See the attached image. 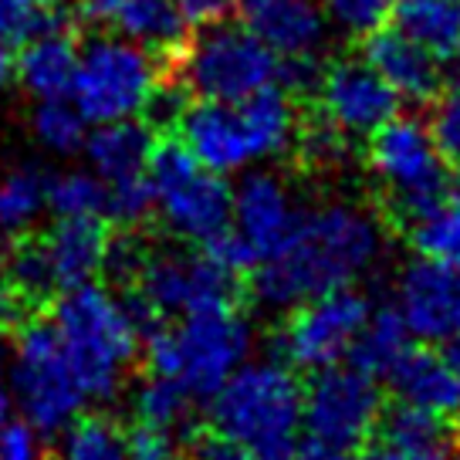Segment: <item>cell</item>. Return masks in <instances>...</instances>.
<instances>
[{"mask_svg":"<svg viewBox=\"0 0 460 460\" xmlns=\"http://www.w3.org/2000/svg\"><path fill=\"white\" fill-rule=\"evenodd\" d=\"M386 230L373 210L332 200L302 210L298 227L274 258L261 261L251 295L264 312H291L325 291L356 288L383 264Z\"/></svg>","mask_w":460,"mask_h":460,"instance_id":"1","label":"cell"},{"mask_svg":"<svg viewBox=\"0 0 460 460\" xmlns=\"http://www.w3.org/2000/svg\"><path fill=\"white\" fill-rule=\"evenodd\" d=\"M180 143L220 176L254 170L298 143V112L285 85H268L241 102L197 99L176 115Z\"/></svg>","mask_w":460,"mask_h":460,"instance_id":"2","label":"cell"},{"mask_svg":"<svg viewBox=\"0 0 460 460\" xmlns=\"http://www.w3.org/2000/svg\"><path fill=\"white\" fill-rule=\"evenodd\" d=\"M48 322L55 325L88 402H112L126 389L143 349V318L136 305L88 281L61 291Z\"/></svg>","mask_w":460,"mask_h":460,"instance_id":"3","label":"cell"},{"mask_svg":"<svg viewBox=\"0 0 460 460\" xmlns=\"http://www.w3.org/2000/svg\"><path fill=\"white\" fill-rule=\"evenodd\" d=\"M302 396L285 359H247L210 396V423L254 460H291L302 447Z\"/></svg>","mask_w":460,"mask_h":460,"instance_id":"4","label":"cell"},{"mask_svg":"<svg viewBox=\"0 0 460 460\" xmlns=\"http://www.w3.org/2000/svg\"><path fill=\"white\" fill-rule=\"evenodd\" d=\"M254 325L234 305H217L172 322H153L146 366L153 376L183 386L193 400H210L254 356Z\"/></svg>","mask_w":460,"mask_h":460,"instance_id":"5","label":"cell"},{"mask_svg":"<svg viewBox=\"0 0 460 460\" xmlns=\"http://www.w3.org/2000/svg\"><path fill=\"white\" fill-rule=\"evenodd\" d=\"M366 139L369 172L386 197L389 214L400 224H417L454 190L450 163L440 156L427 122L396 112Z\"/></svg>","mask_w":460,"mask_h":460,"instance_id":"6","label":"cell"},{"mask_svg":"<svg viewBox=\"0 0 460 460\" xmlns=\"http://www.w3.org/2000/svg\"><path fill=\"white\" fill-rule=\"evenodd\" d=\"M7 393L21 420L41 437H58L92 406L51 322L24 318L17 325L7 359Z\"/></svg>","mask_w":460,"mask_h":460,"instance_id":"7","label":"cell"},{"mask_svg":"<svg viewBox=\"0 0 460 460\" xmlns=\"http://www.w3.org/2000/svg\"><path fill=\"white\" fill-rule=\"evenodd\" d=\"M159 85V55L122 34H99L78 48L68 102L85 115L88 126L139 119Z\"/></svg>","mask_w":460,"mask_h":460,"instance_id":"8","label":"cell"},{"mask_svg":"<svg viewBox=\"0 0 460 460\" xmlns=\"http://www.w3.org/2000/svg\"><path fill=\"white\" fill-rule=\"evenodd\" d=\"M153 190V214L183 244H207L230 227L227 176L203 166L180 139L153 146L146 166Z\"/></svg>","mask_w":460,"mask_h":460,"instance_id":"9","label":"cell"},{"mask_svg":"<svg viewBox=\"0 0 460 460\" xmlns=\"http://www.w3.org/2000/svg\"><path fill=\"white\" fill-rule=\"evenodd\" d=\"M109 251L112 237L102 217H55L38 241L11 251L4 278L28 298H48L95 281L109 268Z\"/></svg>","mask_w":460,"mask_h":460,"instance_id":"10","label":"cell"},{"mask_svg":"<svg viewBox=\"0 0 460 460\" xmlns=\"http://www.w3.org/2000/svg\"><path fill=\"white\" fill-rule=\"evenodd\" d=\"M180 82L197 99L241 102L278 82L281 58L274 55L251 24L214 21L203 24L180 51Z\"/></svg>","mask_w":460,"mask_h":460,"instance_id":"11","label":"cell"},{"mask_svg":"<svg viewBox=\"0 0 460 460\" xmlns=\"http://www.w3.org/2000/svg\"><path fill=\"white\" fill-rule=\"evenodd\" d=\"M136 312L143 325L172 322L217 305H234V274L224 271L207 251L163 247L149 251L136 264Z\"/></svg>","mask_w":460,"mask_h":460,"instance_id":"12","label":"cell"},{"mask_svg":"<svg viewBox=\"0 0 460 460\" xmlns=\"http://www.w3.org/2000/svg\"><path fill=\"white\" fill-rule=\"evenodd\" d=\"M312 376L315 379L302 396V430L308 440L342 454L369 444L383 420V389L376 376L345 362Z\"/></svg>","mask_w":460,"mask_h":460,"instance_id":"13","label":"cell"},{"mask_svg":"<svg viewBox=\"0 0 460 460\" xmlns=\"http://www.w3.org/2000/svg\"><path fill=\"white\" fill-rule=\"evenodd\" d=\"M369 312V298L356 288L325 291L295 305L278 335L281 359L302 373H322L339 366L349 359Z\"/></svg>","mask_w":460,"mask_h":460,"instance_id":"14","label":"cell"},{"mask_svg":"<svg viewBox=\"0 0 460 460\" xmlns=\"http://www.w3.org/2000/svg\"><path fill=\"white\" fill-rule=\"evenodd\" d=\"M322 119L345 139H362L400 112V95L366 58H335L315 82Z\"/></svg>","mask_w":460,"mask_h":460,"instance_id":"15","label":"cell"},{"mask_svg":"<svg viewBox=\"0 0 460 460\" xmlns=\"http://www.w3.org/2000/svg\"><path fill=\"white\" fill-rule=\"evenodd\" d=\"M393 308L413 339L444 345L460 335V264L417 258L393 281Z\"/></svg>","mask_w":460,"mask_h":460,"instance_id":"16","label":"cell"},{"mask_svg":"<svg viewBox=\"0 0 460 460\" xmlns=\"http://www.w3.org/2000/svg\"><path fill=\"white\" fill-rule=\"evenodd\" d=\"M302 207L285 180L271 170H244L230 187V230L247 244L254 261L274 258L291 230L298 227Z\"/></svg>","mask_w":460,"mask_h":460,"instance_id":"17","label":"cell"},{"mask_svg":"<svg viewBox=\"0 0 460 460\" xmlns=\"http://www.w3.org/2000/svg\"><path fill=\"white\" fill-rule=\"evenodd\" d=\"M362 58L406 102H433L444 88L440 58L396 28L383 24V28L369 31L362 38Z\"/></svg>","mask_w":460,"mask_h":460,"instance_id":"18","label":"cell"},{"mask_svg":"<svg viewBox=\"0 0 460 460\" xmlns=\"http://www.w3.org/2000/svg\"><path fill=\"white\" fill-rule=\"evenodd\" d=\"M386 379L402 406H413L454 423L460 420V376L444 352L410 349Z\"/></svg>","mask_w":460,"mask_h":460,"instance_id":"19","label":"cell"},{"mask_svg":"<svg viewBox=\"0 0 460 460\" xmlns=\"http://www.w3.org/2000/svg\"><path fill=\"white\" fill-rule=\"evenodd\" d=\"M156 136L139 119H119V122H99L85 136L82 153L88 159V170L102 183H126L136 176H146L149 156H153Z\"/></svg>","mask_w":460,"mask_h":460,"instance_id":"20","label":"cell"},{"mask_svg":"<svg viewBox=\"0 0 460 460\" xmlns=\"http://www.w3.org/2000/svg\"><path fill=\"white\" fill-rule=\"evenodd\" d=\"M247 24L278 58H315L329 38V17L318 0H271L247 14Z\"/></svg>","mask_w":460,"mask_h":460,"instance_id":"21","label":"cell"},{"mask_svg":"<svg viewBox=\"0 0 460 460\" xmlns=\"http://www.w3.org/2000/svg\"><path fill=\"white\" fill-rule=\"evenodd\" d=\"M78 65V44L68 31L58 24L38 31L21 41V51L14 55V75L34 99H68V88Z\"/></svg>","mask_w":460,"mask_h":460,"instance_id":"22","label":"cell"},{"mask_svg":"<svg viewBox=\"0 0 460 460\" xmlns=\"http://www.w3.org/2000/svg\"><path fill=\"white\" fill-rule=\"evenodd\" d=\"M109 28L143 44L153 55L183 51V44L190 41V24L176 0H119Z\"/></svg>","mask_w":460,"mask_h":460,"instance_id":"23","label":"cell"},{"mask_svg":"<svg viewBox=\"0 0 460 460\" xmlns=\"http://www.w3.org/2000/svg\"><path fill=\"white\" fill-rule=\"evenodd\" d=\"M393 28L423 44L437 58H450L460 34V0H393Z\"/></svg>","mask_w":460,"mask_h":460,"instance_id":"24","label":"cell"},{"mask_svg":"<svg viewBox=\"0 0 460 460\" xmlns=\"http://www.w3.org/2000/svg\"><path fill=\"white\" fill-rule=\"evenodd\" d=\"M48 214V172L14 166L0 176V237L17 241Z\"/></svg>","mask_w":460,"mask_h":460,"instance_id":"25","label":"cell"},{"mask_svg":"<svg viewBox=\"0 0 460 460\" xmlns=\"http://www.w3.org/2000/svg\"><path fill=\"white\" fill-rule=\"evenodd\" d=\"M413 349V335L402 325V318L396 315V308H379V312H369L366 325H362L359 339L352 345L349 359L352 366H359L362 373L369 376H389L393 366Z\"/></svg>","mask_w":460,"mask_h":460,"instance_id":"26","label":"cell"},{"mask_svg":"<svg viewBox=\"0 0 460 460\" xmlns=\"http://www.w3.org/2000/svg\"><path fill=\"white\" fill-rule=\"evenodd\" d=\"M55 460H132L126 430L105 417H82L58 433Z\"/></svg>","mask_w":460,"mask_h":460,"instance_id":"27","label":"cell"},{"mask_svg":"<svg viewBox=\"0 0 460 460\" xmlns=\"http://www.w3.org/2000/svg\"><path fill=\"white\" fill-rule=\"evenodd\" d=\"M88 119L68 99H41L31 112V136L51 156H75L82 153L88 136Z\"/></svg>","mask_w":460,"mask_h":460,"instance_id":"28","label":"cell"},{"mask_svg":"<svg viewBox=\"0 0 460 460\" xmlns=\"http://www.w3.org/2000/svg\"><path fill=\"white\" fill-rule=\"evenodd\" d=\"M410 241L420 258L460 264V183H454L444 203L410 224Z\"/></svg>","mask_w":460,"mask_h":460,"instance_id":"29","label":"cell"},{"mask_svg":"<svg viewBox=\"0 0 460 460\" xmlns=\"http://www.w3.org/2000/svg\"><path fill=\"white\" fill-rule=\"evenodd\" d=\"M48 214L105 220V183L92 170H65L48 176Z\"/></svg>","mask_w":460,"mask_h":460,"instance_id":"30","label":"cell"},{"mask_svg":"<svg viewBox=\"0 0 460 460\" xmlns=\"http://www.w3.org/2000/svg\"><path fill=\"white\" fill-rule=\"evenodd\" d=\"M193 402L197 400L183 386H176L166 376H153V373H149V379L132 396L139 423H153V427H166V430H180L187 423Z\"/></svg>","mask_w":460,"mask_h":460,"instance_id":"31","label":"cell"},{"mask_svg":"<svg viewBox=\"0 0 460 460\" xmlns=\"http://www.w3.org/2000/svg\"><path fill=\"white\" fill-rule=\"evenodd\" d=\"M430 136L440 156L450 166H460V82L450 88H440V95L433 99V115H430Z\"/></svg>","mask_w":460,"mask_h":460,"instance_id":"32","label":"cell"},{"mask_svg":"<svg viewBox=\"0 0 460 460\" xmlns=\"http://www.w3.org/2000/svg\"><path fill=\"white\" fill-rule=\"evenodd\" d=\"M393 0H322V11L335 28L366 38L369 31L383 28Z\"/></svg>","mask_w":460,"mask_h":460,"instance_id":"33","label":"cell"},{"mask_svg":"<svg viewBox=\"0 0 460 460\" xmlns=\"http://www.w3.org/2000/svg\"><path fill=\"white\" fill-rule=\"evenodd\" d=\"M153 214V190L149 176H136L126 183H109L105 187V217L115 224H143Z\"/></svg>","mask_w":460,"mask_h":460,"instance_id":"34","label":"cell"},{"mask_svg":"<svg viewBox=\"0 0 460 460\" xmlns=\"http://www.w3.org/2000/svg\"><path fill=\"white\" fill-rule=\"evenodd\" d=\"M51 24V7H44L41 0H0V34L7 41H24Z\"/></svg>","mask_w":460,"mask_h":460,"instance_id":"35","label":"cell"},{"mask_svg":"<svg viewBox=\"0 0 460 460\" xmlns=\"http://www.w3.org/2000/svg\"><path fill=\"white\" fill-rule=\"evenodd\" d=\"M129 437L132 460H183V444H180V430H166V427H153V423H139Z\"/></svg>","mask_w":460,"mask_h":460,"instance_id":"36","label":"cell"},{"mask_svg":"<svg viewBox=\"0 0 460 460\" xmlns=\"http://www.w3.org/2000/svg\"><path fill=\"white\" fill-rule=\"evenodd\" d=\"M0 460H44V437L24 420H11L0 430Z\"/></svg>","mask_w":460,"mask_h":460,"instance_id":"37","label":"cell"},{"mask_svg":"<svg viewBox=\"0 0 460 460\" xmlns=\"http://www.w3.org/2000/svg\"><path fill=\"white\" fill-rule=\"evenodd\" d=\"M176 7L183 11L190 28H203V24H214L237 7V0H176Z\"/></svg>","mask_w":460,"mask_h":460,"instance_id":"38","label":"cell"},{"mask_svg":"<svg viewBox=\"0 0 460 460\" xmlns=\"http://www.w3.org/2000/svg\"><path fill=\"white\" fill-rule=\"evenodd\" d=\"M190 460H254V457H251L241 444H234L224 433L214 430L210 437H200V440L193 444Z\"/></svg>","mask_w":460,"mask_h":460,"instance_id":"39","label":"cell"},{"mask_svg":"<svg viewBox=\"0 0 460 460\" xmlns=\"http://www.w3.org/2000/svg\"><path fill=\"white\" fill-rule=\"evenodd\" d=\"M28 295H21L7 278H0V329H17L28 312Z\"/></svg>","mask_w":460,"mask_h":460,"instance_id":"40","label":"cell"},{"mask_svg":"<svg viewBox=\"0 0 460 460\" xmlns=\"http://www.w3.org/2000/svg\"><path fill=\"white\" fill-rule=\"evenodd\" d=\"M356 460H420L413 457L410 450H402L400 444H393V440H386V437H376V444H362V454Z\"/></svg>","mask_w":460,"mask_h":460,"instance_id":"41","label":"cell"},{"mask_svg":"<svg viewBox=\"0 0 460 460\" xmlns=\"http://www.w3.org/2000/svg\"><path fill=\"white\" fill-rule=\"evenodd\" d=\"M82 4V14H85L88 24L95 28H109L112 24V14L119 7V0H78Z\"/></svg>","mask_w":460,"mask_h":460,"instance_id":"42","label":"cell"},{"mask_svg":"<svg viewBox=\"0 0 460 460\" xmlns=\"http://www.w3.org/2000/svg\"><path fill=\"white\" fill-rule=\"evenodd\" d=\"M291 460H349V454H342V450H332V447H322V444H308L298 447L295 450V457Z\"/></svg>","mask_w":460,"mask_h":460,"instance_id":"43","label":"cell"},{"mask_svg":"<svg viewBox=\"0 0 460 460\" xmlns=\"http://www.w3.org/2000/svg\"><path fill=\"white\" fill-rule=\"evenodd\" d=\"M14 78V51H11V41L0 34V88Z\"/></svg>","mask_w":460,"mask_h":460,"instance_id":"44","label":"cell"},{"mask_svg":"<svg viewBox=\"0 0 460 460\" xmlns=\"http://www.w3.org/2000/svg\"><path fill=\"white\" fill-rule=\"evenodd\" d=\"M11 420H14V400H11L7 386H0V430H4Z\"/></svg>","mask_w":460,"mask_h":460,"instance_id":"45","label":"cell"},{"mask_svg":"<svg viewBox=\"0 0 460 460\" xmlns=\"http://www.w3.org/2000/svg\"><path fill=\"white\" fill-rule=\"evenodd\" d=\"M444 356L450 359V366H454L457 376H460V335L457 339H450V342H444Z\"/></svg>","mask_w":460,"mask_h":460,"instance_id":"46","label":"cell"},{"mask_svg":"<svg viewBox=\"0 0 460 460\" xmlns=\"http://www.w3.org/2000/svg\"><path fill=\"white\" fill-rule=\"evenodd\" d=\"M264 4H271V0H237V7H241L244 14H254V11L264 7Z\"/></svg>","mask_w":460,"mask_h":460,"instance_id":"47","label":"cell"},{"mask_svg":"<svg viewBox=\"0 0 460 460\" xmlns=\"http://www.w3.org/2000/svg\"><path fill=\"white\" fill-rule=\"evenodd\" d=\"M44 7H51V11H55V7H68V4H78V0H41Z\"/></svg>","mask_w":460,"mask_h":460,"instance_id":"48","label":"cell"},{"mask_svg":"<svg viewBox=\"0 0 460 460\" xmlns=\"http://www.w3.org/2000/svg\"><path fill=\"white\" fill-rule=\"evenodd\" d=\"M450 55L457 58V65H460V34H457V44H454V51H450Z\"/></svg>","mask_w":460,"mask_h":460,"instance_id":"49","label":"cell"},{"mask_svg":"<svg viewBox=\"0 0 460 460\" xmlns=\"http://www.w3.org/2000/svg\"><path fill=\"white\" fill-rule=\"evenodd\" d=\"M0 369H4V359H0Z\"/></svg>","mask_w":460,"mask_h":460,"instance_id":"50","label":"cell"}]
</instances>
